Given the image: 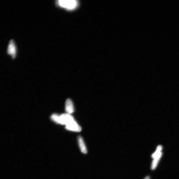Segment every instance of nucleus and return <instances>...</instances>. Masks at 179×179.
<instances>
[{
    "label": "nucleus",
    "instance_id": "1",
    "mask_svg": "<svg viewBox=\"0 0 179 179\" xmlns=\"http://www.w3.org/2000/svg\"><path fill=\"white\" fill-rule=\"evenodd\" d=\"M58 6L69 11L75 9L78 6L77 1L75 0H60L58 1Z\"/></svg>",
    "mask_w": 179,
    "mask_h": 179
},
{
    "label": "nucleus",
    "instance_id": "6",
    "mask_svg": "<svg viewBox=\"0 0 179 179\" xmlns=\"http://www.w3.org/2000/svg\"><path fill=\"white\" fill-rule=\"evenodd\" d=\"M78 142L79 147L82 152L83 154H86L87 153V148L85 143L82 137L79 136L78 138Z\"/></svg>",
    "mask_w": 179,
    "mask_h": 179
},
{
    "label": "nucleus",
    "instance_id": "3",
    "mask_svg": "<svg viewBox=\"0 0 179 179\" xmlns=\"http://www.w3.org/2000/svg\"><path fill=\"white\" fill-rule=\"evenodd\" d=\"M74 121L73 117L70 114H63L59 116L58 124L66 125Z\"/></svg>",
    "mask_w": 179,
    "mask_h": 179
},
{
    "label": "nucleus",
    "instance_id": "5",
    "mask_svg": "<svg viewBox=\"0 0 179 179\" xmlns=\"http://www.w3.org/2000/svg\"><path fill=\"white\" fill-rule=\"evenodd\" d=\"M65 110L67 114H70L74 112V108L72 101L68 99L65 103Z\"/></svg>",
    "mask_w": 179,
    "mask_h": 179
},
{
    "label": "nucleus",
    "instance_id": "10",
    "mask_svg": "<svg viewBox=\"0 0 179 179\" xmlns=\"http://www.w3.org/2000/svg\"><path fill=\"white\" fill-rule=\"evenodd\" d=\"M144 179H150V177L149 176H147Z\"/></svg>",
    "mask_w": 179,
    "mask_h": 179
},
{
    "label": "nucleus",
    "instance_id": "2",
    "mask_svg": "<svg viewBox=\"0 0 179 179\" xmlns=\"http://www.w3.org/2000/svg\"><path fill=\"white\" fill-rule=\"evenodd\" d=\"M17 53V48L14 41L13 39L9 40L7 48V53L11 56L12 59L16 57Z\"/></svg>",
    "mask_w": 179,
    "mask_h": 179
},
{
    "label": "nucleus",
    "instance_id": "4",
    "mask_svg": "<svg viewBox=\"0 0 179 179\" xmlns=\"http://www.w3.org/2000/svg\"><path fill=\"white\" fill-rule=\"evenodd\" d=\"M66 129L70 131L76 132H80L81 130V127L75 121L66 125Z\"/></svg>",
    "mask_w": 179,
    "mask_h": 179
},
{
    "label": "nucleus",
    "instance_id": "7",
    "mask_svg": "<svg viewBox=\"0 0 179 179\" xmlns=\"http://www.w3.org/2000/svg\"><path fill=\"white\" fill-rule=\"evenodd\" d=\"M162 153L161 152L159 154H158L156 157L154 158L151 165L152 170H154L156 168L158 162H159L161 157H162Z\"/></svg>",
    "mask_w": 179,
    "mask_h": 179
},
{
    "label": "nucleus",
    "instance_id": "8",
    "mask_svg": "<svg viewBox=\"0 0 179 179\" xmlns=\"http://www.w3.org/2000/svg\"><path fill=\"white\" fill-rule=\"evenodd\" d=\"M162 149V146L159 145L158 146L156 150V152L152 155V157L153 158H154L161 152V151Z\"/></svg>",
    "mask_w": 179,
    "mask_h": 179
},
{
    "label": "nucleus",
    "instance_id": "9",
    "mask_svg": "<svg viewBox=\"0 0 179 179\" xmlns=\"http://www.w3.org/2000/svg\"><path fill=\"white\" fill-rule=\"evenodd\" d=\"M59 117V115L57 114H53L51 116V119L53 121L58 124Z\"/></svg>",
    "mask_w": 179,
    "mask_h": 179
}]
</instances>
